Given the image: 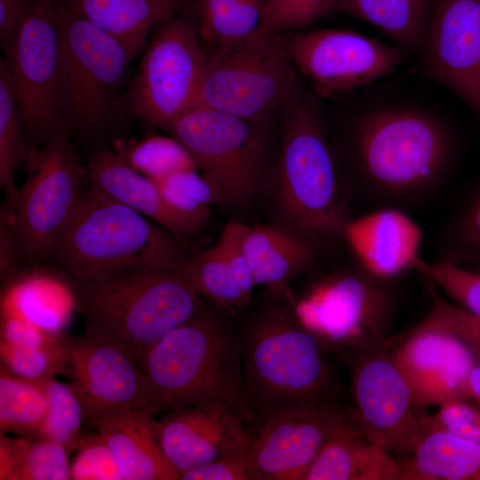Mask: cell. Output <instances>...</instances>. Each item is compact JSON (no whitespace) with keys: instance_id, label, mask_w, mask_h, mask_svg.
Masks as SVG:
<instances>
[{"instance_id":"1","label":"cell","mask_w":480,"mask_h":480,"mask_svg":"<svg viewBox=\"0 0 480 480\" xmlns=\"http://www.w3.org/2000/svg\"><path fill=\"white\" fill-rule=\"evenodd\" d=\"M231 315L205 306L145 354L140 364L158 412L223 403L252 426L253 411L244 384L240 336Z\"/></svg>"},{"instance_id":"2","label":"cell","mask_w":480,"mask_h":480,"mask_svg":"<svg viewBox=\"0 0 480 480\" xmlns=\"http://www.w3.org/2000/svg\"><path fill=\"white\" fill-rule=\"evenodd\" d=\"M237 328L244 384L253 411L252 428L277 409L341 400L344 391L337 370L297 317L290 292L284 302L252 312Z\"/></svg>"},{"instance_id":"3","label":"cell","mask_w":480,"mask_h":480,"mask_svg":"<svg viewBox=\"0 0 480 480\" xmlns=\"http://www.w3.org/2000/svg\"><path fill=\"white\" fill-rule=\"evenodd\" d=\"M186 247L169 231L90 185L52 250L67 277L100 280L139 270H181Z\"/></svg>"},{"instance_id":"4","label":"cell","mask_w":480,"mask_h":480,"mask_svg":"<svg viewBox=\"0 0 480 480\" xmlns=\"http://www.w3.org/2000/svg\"><path fill=\"white\" fill-rule=\"evenodd\" d=\"M71 283L84 333L122 344L140 362L164 336L205 308L181 270H139Z\"/></svg>"},{"instance_id":"5","label":"cell","mask_w":480,"mask_h":480,"mask_svg":"<svg viewBox=\"0 0 480 480\" xmlns=\"http://www.w3.org/2000/svg\"><path fill=\"white\" fill-rule=\"evenodd\" d=\"M282 119L277 175L283 206L303 234L336 237L349 220L348 204L316 97L300 88Z\"/></svg>"},{"instance_id":"6","label":"cell","mask_w":480,"mask_h":480,"mask_svg":"<svg viewBox=\"0 0 480 480\" xmlns=\"http://www.w3.org/2000/svg\"><path fill=\"white\" fill-rule=\"evenodd\" d=\"M284 35L258 31L243 41L204 49L195 105L269 124L283 118L300 91Z\"/></svg>"},{"instance_id":"7","label":"cell","mask_w":480,"mask_h":480,"mask_svg":"<svg viewBox=\"0 0 480 480\" xmlns=\"http://www.w3.org/2000/svg\"><path fill=\"white\" fill-rule=\"evenodd\" d=\"M57 0H36L4 58L28 148L72 132Z\"/></svg>"},{"instance_id":"8","label":"cell","mask_w":480,"mask_h":480,"mask_svg":"<svg viewBox=\"0 0 480 480\" xmlns=\"http://www.w3.org/2000/svg\"><path fill=\"white\" fill-rule=\"evenodd\" d=\"M270 124L194 105L167 128L190 153L211 186L215 204H246L263 172Z\"/></svg>"},{"instance_id":"9","label":"cell","mask_w":480,"mask_h":480,"mask_svg":"<svg viewBox=\"0 0 480 480\" xmlns=\"http://www.w3.org/2000/svg\"><path fill=\"white\" fill-rule=\"evenodd\" d=\"M193 3L150 36L119 111L154 127H166L195 105L206 52L198 37Z\"/></svg>"},{"instance_id":"10","label":"cell","mask_w":480,"mask_h":480,"mask_svg":"<svg viewBox=\"0 0 480 480\" xmlns=\"http://www.w3.org/2000/svg\"><path fill=\"white\" fill-rule=\"evenodd\" d=\"M444 125L432 116L410 108L367 114L358 124L356 150L367 176L393 192H411L430 184L450 153Z\"/></svg>"},{"instance_id":"11","label":"cell","mask_w":480,"mask_h":480,"mask_svg":"<svg viewBox=\"0 0 480 480\" xmlns=\"http://www.w3.org/2000/svg\"><path fill=\"white\" fill-rule=\"evenodd\" d=\"M24 165L27 179L13 204L1 210V218L12 226L25 260L38 265L50 260L82 192L87 168L68 134L31 149Z\"/></svg>"},{"instance_id":"12","label":"cell","mask_w":480,"mask_h":480,"mask_svg":"<svg viewBox=\"0 0 480 480\" xmlns=\"http://www.w3.org/2000/svg\"><path fill=\"white\" fill-rule=\"evenodd\" d=\"M388 340L359 344L340 355L349 372L353 402L349 412L359 431L367 440L404 460L421 435L424 414L415 405Z\"/></svg>"},{"instance_id":"13","label":"cell","mask_w":480,"mask_h":480,"mask_svg":"<svg viewBox=\"0 0 480 480\" xmlns=\"http://www.w3.org/2000/svg\"><path fill=\"white\" fill-rule=\"evenodd\" d=\"M57 12L71 128L96 132L120 113L133 58L116 38L72 13L59 1Z\"/></svg>"},{"instance_id":"14","label":"cell","mask_w":480,"mask_h":480,"mask_svg":"<svg viewBox=\"0 0 480 480\" xmlns=\"http://www.w3.org/2000/svg\"><path fill=\"white\" fill-rule=\"evenodd\" d=\"M392 301L373 280L354 274H334L314 284L293 309L316 338L324 354L387 340Z\"/></svg>"},{"instance_id":"15","label":"cell","mask_w":480,"mask_h":480,"mask_svg":"<svg viewBox=\"0 0 480 480\" xmlns=\"http://www.w3.org/2000/svg\"><path fill=\"white\" fill-rule=\"evenodd\" d=\"M359 430L340 400L300 403L269 412L251 435L255 480H301L332 437Z\"/></svg>"},{"instance_id":"16","label":"cell","mask_w":480,"mask_h":480,"mask_svg":"<svg viewBox=\"0 0 480 480\" xmlns=\"http://www.w3.org/2000/svg\"><path fill=\"white\" fill-rule=\"evenodd\" d=\"M285 37L298 71L323 97L338 95L391 74L406 52L348 29H322Z\"/></svg>"},{"instance_id":"17","label":"cell","mask_w":480,"mask_h":480,"mask_svg":"<svg viewBox=\"0 0 480 480\" xmlns=\"http://www.w3.org/2000/svg\"><path fill=\"white\" fill-rule=\"evenodd\" d=\"M66 341L71 384L84 405L87 427L94 428L107 417L156 408L140 359L129 348L84 333L66 336Z\"/></svg>"},{"instance_id":"18","label":"cell","mask_w":480,"mask_h":480,"mask_svg":"<svg viewBox=\"0 0 480 480\" xmlns=\"http://www.w3.org/2000/svg\"><path fill=\"white\" fill-rule=\"evenodd\" d=\"M388 342L419 410L471 399L468 378L480 358L457 335L421 321Z\"/></svg>"},{"instance_id":"19","label":"cell","mask_w":480,"mask_h":480,"mask_svg":"<svg viewBox=\"0 0 480 480\" xmlns=\"http://www.w3.org/2000/svg\"><path fill=\"white\" fill-rule=\"evenodd\" d=\"M422 47L429 76L461 98L480 123V0H435Z\"/></svg>"},{"instance_id":"20","label":"cell","mask_w":480,"mask_h":480,"mask_svg":"<svg viewBox=\"0 0 480 480\" xmlns=\"http://www.w3.org/2000/svg\"><path fill=\"white\" fill-rule=\"evenodd\" d=\"M236 410L210 403L164 412L156 432L164 455L180 475L246 444L251 435Z\"/></svg>"},{"instance_id":"21","label":"cell","mask_w":480,"mask_h":480,"mask_svg":"<svg viewBox=\"0 0 480 480\" xmlns=\"http://www.w3.org/2000/svg\"><path fill=\"white\" fill-rule=\"evenodd\" d=\"M181 272L215 307L235 316L251 308L256 285L240 246V222L226 224L217 242L190 257Z\"/></svg>"},{"instance_id":"22","label":"cell","mask_w":480,"mask_h":480,"mask_svg":"<svg viewBox=\"0 0 480 480\" xmlns=\"http://www.w3.org/2000/svg\"><path fill=\"white\" fill-rule=\"evenodd\" d=\"M86 168L91 185L160 225L186 248L204 226L173 211L156 183L132 169L116 151L97 150Z\"/></svg>"},{"instance_id":"23","label":"cell","mask_w":480,"mask_h":480,"mask_svg":"<svg viewBox=\"0 0 480 480\" xmlns=\"http://www.w3.org/2000/svg\"><path fill=\"white\" fill-rule=\"evenodd\" d=\"M343 235L368 272L384 279L411 268L422 234L406 214L382 210L348 220Z\"/></svg>"},{"instance_id":"24","label":"cell","mask_w":480,"mask_h":480,"mask_svg":"<svg viewBox=\"0 0 480 480\" xmlns=\"http://www.w3.org/2000/svg\"><path fill=\"white\" fill-rule=\"evenodd\" d=\"M156 408L149 406L100 420L94 427L113 452L123 480H179L156 432Z\"/></svg>"},{"instance_id":"25","label":"cell","mask_w":480,"mask_h":480,"mask_svg":"<svg viewBox=\"0 0 480 480\" xmlns=\"http://www.w3.org/2000/svg\"><path fill=\"white\" fill-rule=\"evenodd\" d=\"M120 42L134 59L156 28L191 4L188 0H58Z\"/></svg>"},{"instance_id":"26","label":"cell","mask_w":480,"mask_h":480,"mask_svg":"<svg viewBox=\"0 0 480 480\" xmlns=\"http://www.w3.org/2000/svg\"><path fill=\"white\" fill-rule=\"evenodd\" d=\"M240 246L255 285L284 292L312 265L314 253L299 235L276 225L240 223Z\"/></svg>"},{"instance_id":"27","label":"cell","mask_w":480,"mask_h":480,"mask_svg":"<svg viewBox=\"0 0 480 480\" xmlns=\"http://www.w3.org/2000/svg\"><path fill=\"white\" fill-rule=\"evenodd\" d=\"M64 277L39 267L18 273L4 284L1 313L28 320L49 333L62 335L76 310L71 280Z\"/></svg>"},{"instance_id":"28","label":"cell","mask_w":480,"mask_h":480,"mask_svg":"<svg viewBox=\"0 0 480 480\" xmlns=\"http://www.w3.org/2000/svg\"><path fill=\"white\" fill-rule=\"evenodd\" d=\"M400 461L402 480H480V446L425 414L411 455Z\"/></svg>"},{"instance_id":"29","label":"cell","mask_w":480,"mask_h":480,"mask_svg":"<svg viewBox=\"0 0 480 480\" xmlns=\"http://www.w3.org/2000/svg\"><path fill=\"white\" fill-rule=\"evenodd\" d=\"M301 480H402V465L356 430L330 439Z\"/></svg>"},{"instance_id":"30","label":"cell","mask_w":480,"mask_h":480,"mask_svg":"<svg viewBox=\"0 0 480 480\" xmlns=\"http://www.w3.org/2000/svg\"><path fill=\"white\" fill-rule=\"evenodd\" d=\"M435 0H334L332 11L378 28L407 53L422 48Z\"/></svg>"},{"instance_id":"31","label":"cell","mask_w":480,"mask_h":480,"mask_svg":"<svg viewBox=\"0 0 480 480\" xmlns=\"http://www.w3.org/2000/svg\"><path fill=\"white\" fill-rule=\"evenodd\" d=\"M268 0H196L193 14L205 50L243 41L256 34Z\"/></svg>"},{"instance_id":"32","label":"cell","mask_w":480,"mask_h":480,"mask_svg":"<svg viewBox=\"0 0 480 480\" xmlns=\"http://www.w3.org/2000/svg\"><path fill=\"white\" fill-rule=\"evenodd\" d=\"M28 148L9 72L4 59L0 60V187L5 205L16 199L15 184L18 167L25 164Z\"/></svg>"},{"instance_id":"33","label":"cell","mask_w":480,"mask_h":480,"mask_svg":"<svg viewBox=\"0 0 480 480\" xmlns=\"http://www.w3.org/2000/svg\"><path fill=\"white\" fill-rule=\"evenodd\" d=\"M47 411L40 383L11 374L1 366L0 430L38 437Z\"/></svg>"},{"instance_id":"34","label":"cell","mask_w":480,"mask_h":480,"mask_svg":"<svg viewBox=\"0 0 480 480\" xmlns=\"http://www.w3.org/2000/svg\"><path fill=\"white\" fill-rule=\"evenodd\" d=\"M115 151L132 169L153 180L180 171L198 170L188 150L174 137L152 135L140 140L116 141Z\"/></svg>"},{"instance_id":"35","label":"cell","mask_w":480,"mask_h":480,"mask_svg":"<svg viewBox=\"0 0 480 480\" xmlns=\"http://www.w3.org/2000/svg\"><path fill=\"white\" fill-rule=\"evenodd\" d=\"M40 384L47 400V411L38 437L53 440L70 452L81 438L80 429L84 422L82 401L71 383L52 378Z\"/></svg>"},{"instance_id":"36","label":"cell","mask_w":480,"mask_h":480,"mask_svg":"<svg viewBox=\"0 0 480 480\" xmlns=\"http://www.w3.org/2000/svg\"><path fill=\"white\" fill-rule=\"evenodd\" d=\"M2 366L11 374L36 383L68 371L66 336L37 347H12L0 343Z\"/></svg>"},{"instance_id":"37","label":"cell","mask_w":480,"mask_h":480,"mask_svg":"<svg viewBox=\"0 0 480 480\" xmlns=\"http://www.w3.org/2000/svg\"><path fill=\"white\" fill-rule=\"evenodd\" d=\"M154 181L173 211L204 224L215 199L211 186L197 170L180 171Z\"/></svg>"},{"instance_id":"38","label":"cell","mask_w":480,"mask_h":480,"mask_svg":"<svg viewBox=\"0 0 480 480\" xmlns=\"http://www.w3.org/2000/svg\"><path fill=\"white\" fill-rule=\"evenodd\" d=\"M410 268L439 287L460 307L480 317V272L449 260L430 263L420 257L412 261Z\"/></svg>"},{"instance_id":"39","label":"cell","mask_w":480,"mask_h":480,"mask_svg":"<svg viewBox=\"0 0 480 480\" xmlns=\"http://www.w3.org/2000/svg\"><path fill=\"white\" fill-rule=\"evenodd\" d=\"M68 453L63 445L49 438L27 439L13 480L71 479Z\"/></svg>"},{"instance_id":"40","label":"cell","mask_w":480,"mask_h":480,"mask_svg":"<svg viewBox=\"0 0 480 480\" xmlns=\"http://www.w3.org/2000/svg\"><path fill=\"white\" fill-rule=\"evenodd\" d=\"M334 0H268L260 32L284 35L326 16Z\"/></svg>"},{"instance_id":"41","label":"cell","mask_w":480,"mask_h":480,"mask_svg":"<svg viewBox=\"0 0 480 480\" xmlns=\"http://www.w3.org/2000/svg\"><path fill=\"white\" fill-rule=\"evenodd\" d=\"M71 464V479L123 480L117 460L104 437L97 432L81 437Z\"/></svg>"},{"instance_id":"42","label":"cell","mask_w":480,"mask_h":480,"mask_svg":"<svg viewBox=\"0 0 480 480\" xmlns=\"http://www.w3.org/2000/svg\"><path fill=\"white\" fill-rule=\"evenodd\" d=\"M431 306L423 322L445 329L465 341L480 358V317L444 299L428 281Z\"/></svg>"},{"instance_id":"43","label":"cell","mask_w":480,"mask_h":480,"mask_svg":"<svg viewBox=\"0 0 480 480\" xmlns=\"http://www.w3.org/2000/svg\"><path fill=\"white\" fill-rule=\"evenodd\" d=\"M250 441L236 451L185 472L180 479L255 480L250 460Z\"/></svg>"},{"instance_id":"44","label":"cell","mask_w":480,"mask_h":480,"mask_svg":"<svg viewBox=\"0 0 480 480\" xmlns=\"http://www.w3.org/2000/svg\"><path fill=\"white\" fill-rule=\"evenodd\" d=\"M432 417L447 429L480 446V403L471 399L448 402L440 405Z\"/></svg>"},{"instance_id":"45","label":"cell","mask_w":480,"mask_h":480,"mask_svg":"<svg viewBox=\"0 0 480 480\" xmlns=\"http://www.w3.org/2000/svg\"><path fill=\"white\" fill-rule=\"evenodd\" d=\"M60 336L49 333L23 318L1 313L0 343L12 347H37L49 344Z\"/></svg>"},{"instance_id":"46","label":"cell","mask_w":480,"mask_h":480,"mask_svg":"<svg viewBox=\"0 0 480 480\" xmlns=\"http://www.w3.org/2000/svg\"><path fill=\"white\" fill-rule=\"evenodd\" d=\"M457 250L452 261L480 255V194L460 220L456 231Z\"/></svg>"},{"instance_id":"47","label":"cell","mask_w":480,"mask_h":480,"mask_svg":"<svg viewBox=\"0 0 480 480\" xmlns=\"http://www.w3.org/2000/svg\"><path fill=\"white\" fill-rule=\"evenodd\" d=\"M36 0H0V46L7 52Z\"/></svg>"},{"instance_id":"48","label":"cell","mask_w":480,"mask_h":480,"mask_svg":"<svg viewBox=\"0 0 480 480\" xmlns=\"http://www.w3.org/2000/svg\"><path fill=\"white\" fill-rule=\"evenodd\" d=\"M25 260L20 244L10 223L0 220V276L3 284H7L18 273L21 260Z\"/></svg>"},{"instance_id":"49","label":"cell","mask_w":480,"mask_h":480,"mask_svg":"<svg viewBox=\"0 0 480 480\" xmlns=\"http://www.w3.org/2000/svg\"><path fill=\"white\" fill-rule=\"evenodd\" d=\"M468 387L471 399L480 403V363L476 364L470 372Z\"/></svg>"},{"instance_id":"50","label":"cell","mask_w":480,"mask_h":480,"mask_svg":"<svg viewBox=\"0 0 480 480\" xmlns=\"http://www.w3.org/2000/svg\"><path fill=\"white\" fill-rule=\"evenodd\" d=\"M455 263L464 268L480 272V255L466 258L459 261H456Z\"/></svg>"}]
</instances>
